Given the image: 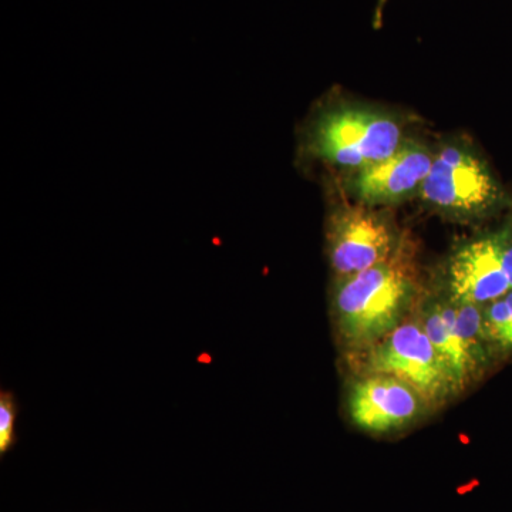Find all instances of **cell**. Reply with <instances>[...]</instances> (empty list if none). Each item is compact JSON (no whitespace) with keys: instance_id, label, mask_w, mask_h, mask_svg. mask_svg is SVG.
Instances as JSON below:
<instances>
[{"instance_id":"cell-1","label":"cell","mask_w":512,"mask_h":512,"mask_svg":"<svg viewBox=\"0 0 512 512\" xmlns=\"http://www.w3.org/2000/svg\"><path fill=\"white\" fill-rule=\"evenodd\" d=\"M419 295V275L409 242L382 264L339 279L333 313L342 342L365 352L406 320Z\"/></svg>"},{"instance_id":"cell-2","label":"cell","mask_w":512,"mask_h":512,"mask_svg":"<svg viewBox=\"0 0 512 512\" xmlns=\"http://www.w3.org/2000/svg\"><path fill=\"white\" fill-rule=\"evenodd\" d=\"M402 146V128L396 120L357 107L322 111L305 137L309 156L356 171L386 160Z\"/></svg>"},{"instance_id":"cell-3","label":"cell","mask_w":512,"mask_h":512,"mask_svg":"<svg viewBox=\"0 0 512 512\" xmlns=\"http://www.w3.org/2000/svg\"><path fill=\"white\" fill-rule=\"evenodd\" d=\"M362 353L365 375L396 377L413 387L429 407H439L456 394L450 373L419 318L404 320Z\"/></svg>"},{"instance_id":"cell-4","label":"cell","mask_w":512,"mask_h":512,"mask_svg":"<svg viewBox=\"0 0 512 512\" xmlns=\"http://www.w3.org/2000/svg\"><path fill=\"white\" fill-rule=\"evenodd\" d=\"M427 204L456 217L476 218L500 205V185L470 148L447 146L433 158L420 188Z\"/></svg>"},{"instance_id":"cell-5","label":"cell","mask_w":512,"mask_h":512,"mask_svg":"<svg viewBox=\"0 0 512 512\" xmlns=\"http://www.w3.org/2000/svg\"><path fill=\"white\" fill-rule=\"evenodd\" d=\"M400 241L392 225L367 208H345L333 214L329 221L330 264L339 279L387 261L399 248Z\"/></svg>"},{"instance_id":"cell-6","label":"cell","mask_w":512,"mask_h":512,"mask_svg":"<svg viewBox=\"0 0 512 512\" xmlns=\"http://www.w3.org/2000/svg\"><path fill=\"white\" fill-rule=\"evenodd\" d=\"M350 420L357 429L386 434L414 423L429 406L409 384L387 375H363L350 389Z\"/></svg>"},{"instance_id":"cell-7","label":"cell","mask_w":512,"mask_h":512,"mask_svg":"<svg viewBox=\"0 0 512 512\" xmlns=\"http://www.w3.org/2000/svg\"><path fill=\"white\" fill-rule=\"evenodd\" d=\"M450 299L484 306L511 291L503 265L500 231L468 242L451 256L447 271Z\"/></svg>"},{"instance_id":"cell-8","label":"cell","mask_w":512,"mask_h":512,"mask_svg":"<svg viewBox=\"0 0 512 512\" xmlns=\"http://www.w3.org/2000/svg\"><path fill=\"white\" fill-rule=\"evenodd\" d=\"M417 318L446 365L456 394L480 380L491 366L497 365L490 350L477 348L457 328L448 299L426 303Z\"/></svg>"},{"instance_id":"cell-9","label":"cell","mask_w":512,"mask_h":512,"mask_svg":"<svg viewBox=\"0 0 512 512\" xmlns=\"http://www.w3.org/2000/svg\"><path fill=\"white\" fill-rule=\"evenodd\" d=\"M433 156L421 146L403 143L386 160L357 171L353 191L366 205L394 204L420 191L433 165Z\"/></svg>"},{"instance_id":"cell-10","label":"cell","mask_w":512,"mask_h":512,"mask_svg":"<svg viewBox=\"0 0 512 512\" xmlns=\"http://www.w3.org/2000/svg\"><path fill=\"white\" fill-rule=\"evenodd\" d=\"M485 340L495 360L512 357V289L503 298L481 306Z\"/></svg>"},{"instance_id":"cell-11","label":"cell","mask_w":512,"mask_h":512,"mask_svg":"<svg viewBox=\"0 0 512 512\" xmlns=\"http://www.w3.org/2000/svg\"><path fill=\"white\" fill-rule=\"evenodd\" d=\"M16 403L12 394H0V453L5 454L15 440Z\"/></svg>"},{"instance_id":"cell-12","label":"cell","mask_w":512,"mask_h":512,"mask_svg":"<svg viewBox=\"0 0 512 512\" xmlns=\"http://www.w3.org/2000/svg\"><path fill=\"white\" fill-rule=\"evenodd\" d=\"M500 237L503 265L508 279H510L512 289V221L505 224L503 229H500Z\"/></svg>"},{"instance_id":"cell-13","label":"cell","mask_w":512,"mask_h":512,"mask_svg":"<svg viewBox=\"0 0 512 512\" xmlns=\"http://www.w3.org/2000/svg\"><path fill=\"white\" fill-rule=\"evenodd\" d=\"M387 0H377L376 10H375V18H373V26L375 29H379L383 23V10L384 6H386Z\"/></svg>"}]
</instances>
